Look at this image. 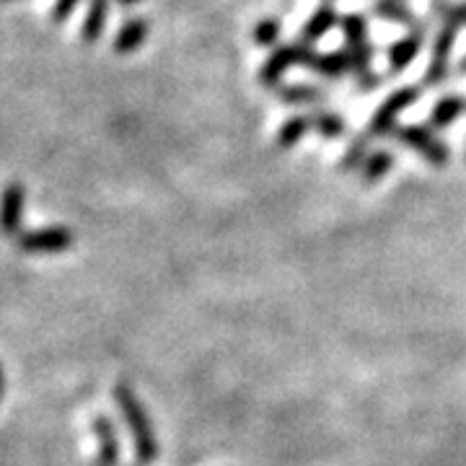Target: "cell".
<instances>
[{
  "label": "cell",
  "mask_w": 466,
  "mask_h": 466,
  "mask_svg": "<svg viewBox=\"0 0 466 466\" xmlns=\"http://www.w3.org/2000/svg\"><path fill=\"white\" fill-rule=\"evenodd\" d=\"M394 135L404 148L415 150L433 168H443L451 161L449 146L428 125H400Z\"/></svg>",
  "instance_id": "277c9868"
},
{
  "label": "cell",
  "mask_w": 466,
  "mask_h": 466,
  "mask_svg": "<svg viewBox=\"0 0 466 466\" xmlns=\"http://www.w3.org/2000/svg\"><path fill=\"white\" fill-rule=\"evenodd\" d=\"M251 34H254V42L259 47H278L280 45V34H283V24H280V18L275 16L262 18Z\"/></svg>",
  "instance_id": "603a6c76"
},
{
  "label": "cell",
  "mask_w": 466,
  "mask_h": 466,
  "mask_svg": "<svg viewBox=\"0 0 466 466\" xmlns=\"http://www.w3.org/2000/svg\"><path fill=\"white\" fill-rule=\"evenodd\" d=\"M148 34H150L148 18L135 16L130 18V21H125L115 36V52H119V55H130V52L140 50V47H143V42L148 39Z\"/></svg>",
  "instance_id": "7c38bea8"
},
{
  "label": "cell",
  "mask_w": 466,
  "mask_h": 466,
  "mask_svg": "<svg viewBox=\"0 0 466 466\" xmlns=\"http://www.w3.org/2000/svg\"><path fill=\"white\" fill-rule=\"evenodd\" d=\"M370 137L368 135H360V137H355L352 143L348 146V150L342 153V158H339V171H360V167L366 164V158L370 156Z\"/></svg>",
  "instance_id": "44dd1931"
},
{
  "label": "cell",
  "mask_w": 466,
  "mask_h": 466,
  "mask_svg": "<svg viewBox=\"0 0 466 466\" xmlns=\"http://www.w3.org/2000/svg\"><path fill=\"white\" fill-rule=\"evenodd\" d=\"M3 391H5V370H3V363H0V400H3Z\"/></svg>",
  "instance_id": "d4e9b609"
},
{
  "label": "cell",
  "mask_w": 466,
  "mask_h": 466,
  "mask_svg": "<svg viewBox=\"0 0 466 466\" xmlns=\"http://www.w3.org/2000/svg\"><path fill=\"white\" fill-rule=\"evenodd\" d=\"M422 47H425V26L404 34L401 39H397V42L386 50L389 70H391L394 76H397V73H404L407 67L415 63V57L422 52Z\"/></svg>",
  "instance_id": "9c48e42d"
},
{
  "label": "cell",
  "mask_w": 466,
  "mask_h": 466,
  "mask_svg": "<svg viewBox=\"0 0 466 466\" xmlns=\"http://www.w3.org/2000/svg\"><path fill=\"white\" fill-rule=\"evenodd\" d=\"M106 18H109V0H91V8H88L84 24H81V39L86 45H94L104 34Z\"/></svg>",
  "instance_id": "e0dca14e"
},
{
  "label": "cell",
  "mask_w": 466,
  "mask_h": 466,
  "mask_svg": "<svg viewBox=\"0 0 466 466\" xmlns=\"http://www.w3.org/2000/svg\"><path fill=\"white\" fill-rule=\"evenodd\" d=\"M466 112V99L461 94H449L443 99L435 101V106L428 115V127L431 130H446L459 116Z\"/></svg>",
  "instance_id": "4fadbf2b"
},
{
  "label": "cell",
  "mask_w": 466,
  "mask_h": 466,
  "mask_svg": "<svg viewBox=\"0 0 466 466\" xmlns=\"http://www.w3.org/2000/svg\"><path fill=\"white\" fill-rule=\"evenodd\" d=\"M420 94H422V91H420L417 86H401V88H397V91L376 109V115L370 116L366 133L368 137L373 140V137H386V135L394 133V130L400 127V116L420 99Z\"/></svg>",
  "instance_id": "5b68a950"
},
{
  "label": "cell",
  "mask_w": 466,
  "mask_h": 466,
  "mask_svg": "<svg viewBox=\"0 0 466 466\" xmlns=\"http://www.w3.org/2000/svg\"><path fill=\"white\" fill-rule=\"evenodd\" d=\"M18 251L24 254H63L73 247L76 236L67 226H47V228H36V231H21L14 238Z\"/></svg>",
  "instance_id": "8992f818"
},
{
  "label": "cell",
  "mask_w": 466,
  "mask_h": 466,
  "mask_svg": "<svg viewBox=\"0 0 466 466\" xmlns=\"http://www.w3.org/2000/svg\"><path fill=\"white\" fill-rule=\"evenodd\" d=\"M309 122H311V130L317 135H321L324 140H337L345 135V116L337 115L332 109H324V106H314L311 115H309Z\"/></svg>",
  "instance_id": "9a60e30c"
},
{
  "label": "cell",
  "mask_w": 466,
  "mask_h": 466,
  "mask_svg": "<svg viewBox=\"0 0 466 466\" xmlns=\"http://www.w3.org/2000/svg\"><path fill=\"white\" fill-rule=\"evenodd\" d=\"M115 404L119 410L122 420L127 422L135 443V464L137 466H153L158 459V441L156 431L150 422L148 410L143 407V401L137 400L130 383H116L115 386Z\"/></svg>",
  "instance_id": "6da1fadb"
},
{
  "label": "cell",
  "mask_w": 466,
  "mask_h": 466,
  "mask_svg": "<svg viewBox=\"0 0 466 466\" xmlns=\"http://www.w3.org/2000/svg\"><path fill=\"white\" fill-rule=\"evenodd\" d=\"M309 133H311L309 115L290 116V119H285L283 127L278 130V148H283V150L293 148V146H299L300 140H303Z\"/></svg>",
  "instance_id": "ffe728a7"
},
{
  "label": "cell",
  "mask_w": 466,
  "mask_h": 466,
  "mask_svg": "<svg viewBox=\"0 0 466 466\" xmlns=\"http://www.w3.org/2000/svg\"><path fill=\"white\" fill-rule=\"evenodd\" d=\"M119 5H135V3H140V0H116Z\"/></svg>",
  "instance_id": "484cf974"
},
{
  "label": "cell",
  "mask_w": 466,
  "mask_h": 466,
  "mask_svg": "<svg viewBox=\"0 0 466 466\" xmlns=\"http://www.w3.org/2000/svg\"><path fill=\"white\" fill-rule=\"evenodd\" d=\"M394 153L389 150H373L370 156L366 158V164L360 167V179L363 184H376L381 182L383 177L394 168Z\"/></svg>",
  "instance_id": "d6986e66"
},
{
  "label": "cell",
  "mask_w": 466,
  "mask_h": 466,
  "mask_svg": "<svg viewBox=\"0 0 466 466\" xmlns=\"http://www.w3.org/2000/svg\"><path fill=\"white\" fill-rule=\"evenodd\" d=\"M373 14L381 18V21H386V24L407 26L410 32L422 26L415 11L407 5V0H376V3H373Z\"/></svg>",
  "instance_id": "5bb4252c"
},
{
  "label": "cell",
  "mask_w": 466,
  "mask_h": 466,
  "mask_svg": "<svg viewBox=\"0 0 466 466\" xmlns=\"http://www.w3.org/2000/svg\"><path fill=\"white\" fill-rule=\"evenodd\" d=\"M456 36H459V29L449 26V24H441V29L435 32L433 50H431V66H428L425 78H422V84L428 86V88L446 84V78H449L451 73V52H453V45H456Z\"/></svg>",
  "instance_id": "52a82bcc"
},
{
  "label": "cell",
  "mask_w": 466,
  "mask_h": 466,
  "mask_svg": "<svg viewBox=\"0 0 466 466\" xmlns=\"http://www.w3.org/2000/svg\"><path fill=\"white\" fill-rule=\"evenodd\" d=\"M319 52L314 45H309V42H288V45H278L272 55L267 57V63L259 70V81L265 88H278V86L283 84L285 73L290 70V67H311L314 63V57H317Z\"/></svg>",
  "instance_id": "3957f363"
},
{
  "label": "cell",
  "mask_w": 466,
  "mask_h": 466,
  "mask_svg": "<svg viewBox=\"0 0 466 466\" xmlns=\"http://www.w3.org/2000/svg\"><path fill=\"white\" fill-rule=\"evenodd\" d=\"M78 3H81V0H57L55 8H52V21H55V24H63V21L76 11Z\"/></svg>",
  "instance_id": "cb8c5ba5"
},
{
  "label": "cell",
  "mask_w": 466,
  "mask_h": 466,
  "mask_svg": "<svg viewBox=\"0 0 466 466\" xmlns=\"http://www.w3.org/2000/svg\"><path fill=\"white\" fill-rule=\"evenodd\" d=\"M24 208H26V187L11 182L0 195V233L16 238L24 226Z\"/></svg>",
  "instance_id": "ba28073f"
},
{
  "label": "cell",
  "mask_w": 466,
  "mask_h": 466,
  "mask_svg": "<svg viewBox=\"0 0 466 466\" xmlns=\"http://www.w3.org/2000/svg\"><path fill=\"white\" fill-rule=\"evenodd\" d=\"M91 428L99 446V466H119V438H116L115 422L106 415H96Z\"/></svg>",
  "instance_id": "30bf717a"
},
{
  "label": "cell",
  "mask_w": 466,
  "mask_h": 466,
  "mask_svg": "<svg viewBox=\"0 0 466 466\" xmlns=\"http://www.w3.org/2000/svg\"><path fill=\"white\" fill-rule=\"evenodd\" d=\"M339 14H337V8H334L332 3H324L321 8H317L311 18L303 24V29H300V39L303 42H309V45H317L319 39H324L327 34L332 32L334 26H339Z\"/></svg>",
  "instance_id": "8fae6325"
},
{
  "label": "cell",
  "mask_w": 466,
  "mask_h": 466,
  "mask_svg": "<svg viewBox=\"0 0 466 466\" xmlns=\"http://www.w3.org/2000/svg\"><path fill=\"white\" fill-rule=\"evenodd\" d=\"M275 94L288 106H317L319 101H324V91L311 84H280Z\"/></svg>",
  "instance_id": "2e32d148"
},
{
  "label": "cell",
  "mask_w": 466,
  "mask_h": 466,
  "mask_svg": "<svg viewBox=\"0 0 466 466\" xmlns=\"http://www.w3.org/2000/svg\"><path fill=\"white\" fill-rule=\"evenodd\" d=\"M339 29L345 34V55L350 60V73L355 76L360 91H376L383 78L373 70V45L368 36V21L363 14H348L339 18Z\"/></svg>",
  "instance_id": "7a4b0ae2"
},
{
  "label": "cell",
  "mask_w": 466,
  "mask_h": 466,
  "mask_svg": "<svg viewBox=\"0 0 466 466\" xmlns=\"http://www.w3.org/2000/svg\"><path fill=\"white\" fill-rule=\"evenodd\" d=\"M459 73H461V76H466V55H464V60H461V66H459Z\"/></svg>",
  "instance_id": "4316f807"
},
{
  "label": "cell",
  "mask_w": 466,
  "mask_h": 466,
  "mask_svg": "<svg viewBox=\"0 0 466 466\" xmlns=\"http://www.w3.org/2000/svg\"><path fill=\"white\" fill-rule=\"evenodd\" d=\"M433 14L441 18V24H449L456 29L466 26V3H453V0H435Z\"/></svg>",
  "instance_id": "7402d4cb"
},
{
  "label": "cell",
  "mask_w": 466,
  "mask_h": 466,
  "mask_svg": "<svg viewBox=\"0 0 466 466\" xmlns=\"http://www.w3.org/2000/svg\"><path fill=\"white\" fill-rule=\"evenodd\" d=\"M309 70H314V73L321 76V78L337 81V78H342L345 73H350V60H348V55H345V50L324 52V55L319 52Z\"/></svg>",
  "instance_id": "ac0fdd59"
}]
</instances>
